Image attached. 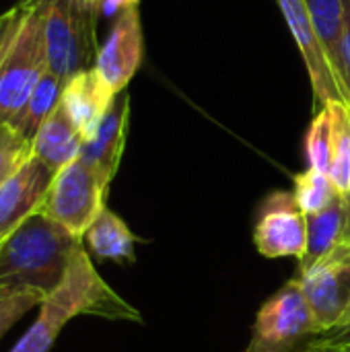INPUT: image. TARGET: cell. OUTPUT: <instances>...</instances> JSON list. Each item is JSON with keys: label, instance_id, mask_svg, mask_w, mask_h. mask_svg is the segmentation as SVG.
Masks as SVG:
<instances>
[{"label": "cell", "instance_id": "cell-1", "mask_svg": "<svg viewBox=\"0 0 350 352\" xmlns=\"http://www.w3.org/2000/svg\"><path fill=\"white\" fill-rule=\"evenodd\" d=\"M76 316H95L111 322H142L140 311L126 303L101 278L85 245L74 252L62 283L45 295L37 320L10 352H50L64 326Z\"/></svg>", "mask_w": 350, "mask_h": 352}, {"label": "cell", "instance_id": "cell-2", "mask_svg": "<svg viewBox=\"0 0 350 352\" xmlns=\"http://www.w3.org/2000/svg\"><path fill=\"white\" fill-rule=\"evenodd\" d=\"M85 241L50 217L35 212L0 243V291L50 295Z\"/></svg>", "mask_w": 350, "mask_h": 352}, {"label": "cell", "instance_id": "cell-3", "mask_svg": "<svg viewBox=\"0 0 350 352\" xmlns=\"http://www.w3.org/2000/svg\"><path fill=\"white\" fill-rule=\"evenodd\" d=\"M47 72L39 0H23L21 19L0 58V124L12 122Z\"/></svg>", "mask_w": 350, "mask_h": 352}, {"label": "cell", "instance_id": "cell-4", "mask_svg": "<svg viewBox=\"0 0 350 352\" xmlns=\"http://www.w3.org/2000/svg\"><path fill=\"white\" fill-rule=\"evenodd\" d=\"M47 70L64 82L80 70L93 68L97 10L87 0H39Z\"/></svg>", "mask_w": 350, "mask_h": 352}, {"label": "cell", "instance_id": "cell-5", "mask_svg": "<svg viewBox=\"0 0 350 352\" xmlns=\"http://www.w3.org/2000/svg\"><path fill=\"white\" fill-rule=\"evenodd\" d=\"M320 334V324L291 278L260 307L245 352H305Z\"/></svg>", "mask_w": 350, "mask_h": 352}, {"label": "cell", "instance_id": "cell-6", "mask_svg": "<svg viewBox=\"0 0 350 352\" xmlns=\"http://www.w3.org/2000/svg\"><path fill=\"white\" fill-rule=\"evenodd\" d=\"M107 188L99 173L78 155L56 173L39 212L83 239L91 223L105 208Z\"/></svg>", "mask_w": 350, "mask_h": 352}, {"label": "cell", "instance_id": "cell-7", "mask_svg": "<svg viewBox=\"0 0 350 352\" xmlns=\"http://www.w3.org/2000/svg\"><path fill=\"white\" fill-rule=\"evenodd\" d=\"M295 280L322 332L332 328L350 305V241L299 270Z\"/></svg>", "mask_w": 350, "mask_h": 352}, {"label": "cell", "instance_id": "cell-8", "mask_svg": "<svg viewBox=\"0 0 350 352\" xmlns=\"http://www.w3.org/2000/svg\"><path fill=\"white\" fill-rule=\"evenodd\" d=\"M254 243L264 258H297L307 252V214L293 192L270 194L254 229Z\"/></svg>", "mask_w": 350, "mask_h": 352}, {"label": "cell", "instance_id": "cell-9", "mask_svg": "<svg viewBox=\"0 0 350 352\" xmlns=\"http://www.w3.org/2000/svg\"><path fill=\"white\" fill-rule=\"evenodd\" d=\"M142 25L138 6H132L116 16L111 31L101 43L93 68L99 72L103 82L120 95L130 78L136 74L142 62Z\"/></svg>", "mask_w": 350, "mask_h": 352}, {"label": "cell", "instance_id": "cell-10", "mask_svg": "<svg viewBox=\"0 0 350 352\" xmlns=\"http://www.w3.org/2000/svg\"><path fill=\"white\" fill-rule=\"evenodd\" d=\"M276 2L283 10L285 19L289 23V29L295 37V43L303 56V62L307 66L314 95L320 103V109L330 103H336V101L347 103L342 89L338 85V78H336V74L324 54V47L316 35L305 0H276Z\"/></svg>", "mask_w": 350, "mask_h": 352}, {"label": "cell", "instance_id": "cell-11", "mask_svg": "<svg viewBox=\"0 0 350 352\" xmlns=\"http://www.w3.org/2000/svg\"><path fill=\"white\" fill-rule=\"evenodd\" d=\"M56 173L37 157H31L8 182L0 186V239L23 221L39 212Z\"/></svg>", "mask_w": 350, "mask_h": 352}, {"label": "cell", "instance_id": "cell-12", "mask_svg": "<svg viewBox=\"0 0 350 352\" xmlns=\"http://www.w3.org/2000/svg\"><path fill=\"white\" fill-rule=\"evenodd\" d=\"M128 118H130V97L126 91H122L120 95H116L107 113L99 122L95 134L87 142H83L80 148V157L99 173V177L107 186L111 184L122 161Z\"/></svg>", "mask_w": 350, "mask_h": 352}, {"label": "cell", "instance_id": "cell-13", "mask_svg": "<svg viewBox=\"0 0 350 352\" xmlns=\"http://www.w3.org/2000/svg\"><path fill=\"white\" fill-rule=\"evenodd\" d=\"M113 99L116 93L103 82L99 72L87 68L64 82L60 105L83 136V142H87L95 134Z\"/></svg>", "mask_w": 350, "mask_h": 352}, {"label": "cell", "instance_id": "cell-14", "mask_svg": "<svg viewBox=\"0 0 350 352\" xmlns=\"http://www.w3.org/2000/svg\"><path fill=\"white\" fill-rule=\"evenodd\" d=\"M350 241V196L340 194L328 208L307 214V252L299 260V270L309 268L334 248Z\"/></svg>", "mask_w": 350, "mask_h": 352}, {"label": "cell", "instance_id": "cell-15", "mask_svg": "<svg viewBox=\"0 0 350 352\" xmlns=\"http://www.w3.org/2000/svg\"><path fill=\"white\" fill-rule=\"evenodd\" d=\"M83 148V136L62 109H58L43 122L33 138V157H37L43 165H47L54 173L70 165Z\"/></svg>", "mask_w": 350, "mask_h": 352}, {"label": "cell", "instance_id": "cell-16", "mask_svg": "<svg viewBox=\"0 0 350 352\" xmlns=\"http://www.w3.org/2000/svg\"><path fill=\"white\" fill-rule=\"evenodd\" d=\"M83 241L89 252L99 260H111L118 264L134 262V235L128 225L107 206L87 229Z\"/></svg>", "mask_w": 350, "mask_h": 352}, {"label": "cell", "instance_id": "cell-17", "mask_svg": "<svg viewBox=\"0 0 350 352\" xmlns=\"http://www.w3.org/2000/svg\"><path fill=\"white\" fill-rule=\"evenodd\" d=\"M64 80L52 74L50 70L41 76V80L35 85L29 101L21 109V113L10 122L25 138L33 140L37 130L43 126V122L58 109L62 101Z\"/></svg>", "mask_w": 350, "mask_h": 352}, {"label": "cell", "instance_id": "cell-18", "mask_svg": "<svg viewBox=\"0 0 350 352\" xmlns=\"http://www.w3.org/2000/svg\"><path fill=\"white\" fill-rule=\"evenodd\" d=\"M305 4H307L316 35L338 78L340 37H342V0H305Z\"/></svg>", "mask_w": 350, "mask_h": 352}, {"label": "cell", "instance_id": "cell-19", "mask_svg": "<svg viewBox=\"0 0 350 352\" xmlns=\"http://www.w3.org/2000/svg\"><path fill=\"white\" fill-rule=\"evenodd\" d=\"M330 109L334 124L330 177L340 194L350 196V105L336 101L330 103Z\"/></svg>", "mask_w": 350, "mask_h": 352}, {"label": "cell", "instance_id": "cell-20", "mask_svg": "<svg viewBox=\"0 0 350 352\" xmlns=\"http://www.w3.org/2000/svg\"><path fill=\"white\" fill-rule=\"evenodd\" d=\"M293 194L305 214H314V212L328 208L340 196L332 177L328 173L316 171L311 167H307V171H303L295 177Z\"/></svg>", "mask_w": 350, "mask_h": 352}, {"label": "cell", "instance_id": "cell-21", "mask_svg": "<svg viewBox=\"0 0 350 352\" xmlns=\"http://www.w3.org/2000/svg\"><path fill=\"white\" fill-rule=\"evenodd\" d=\"M332 138H334V124H332V109L330 105L322 107L309 130L305 134V155L311 169L328 173L332 165Z\"/></svg>", "mask_w": 350, "mask_h": 352}, {"label": "cell", "instance_id": "cell-22", "mask_svg": "<svg viewBox=\"0 0 350 352\" xmlns=\"http://www.w3.org/2000/svg\"><path fill=\"white\" fill-rule=\"evenodd\" d=\"M33 157V140L25 138L10 122L0 124V186Z\"/></svg>", "mask_w": 350, "mask_h": 352}, {"label": "cell", "instance_id": "cell-23", "mask_svg": "<svg viewBox=\"0 0 350 352\" xmlns=\"http://www.w3.org/2000/svg\"><path fill=\"white\" fill-rule=\"evenodd\" d=\"M45 299L39 291H0V340L33 307Z\"/></svg>", "mask_w": 350, "mask_h": 352}, {"label": "cell", "instance_id": "cell-24", "mask_svg": "<svg viewBox=\"0 0 350 352\" xmlns=\"http://www.w3.org/2000/svg\"><path fill=\"white\" fill-rule=\"evenodd\" d=\"M314 346L328 352H350V305L332 328L324 330L314 340Z\"/></svg>", "mask_w": 350, "mask_h": 352}, {"label": "cell", "instance_id": "cell-25", "mask_svg": "<svg viewBox=\"0 0 350 352\" xmlns=\"http://www.w3.org/2000/svg\"><path fill=\"white\" fill-rule=\"evenodd\" d=\"M338 82L350 105V0H342V37H340V68Z\"/></svg>", "mask_w": 350, "mask_h": 352}, {"label": "cell", "instance_id": "cell-26", "mask_svg": "<svg viewBox=\"0 0 350 352\" xmlns=\"http://www.w3.org/2000/svg\"><path fill=\"white\" fill-rule=\"evenodd\" d=\"M21 10H23V2H19L17 6H12V8H8L6 12L0 14V58H2L14 29H17V23L21 19Z\"/></svg>", "mask_w": 350, "mask_h": 352}, {"label": "cell", "instance_id": "cell-27", "mask_svg": "<svg viewBox=\"0 0 350 352\" xmlns=\"http://www.w3.org/2000/svg\"><path fill=\"white\" fill-rule=\"evenodd\" d=\"M93 4V8L105 16H118L124 10L138 6V0H89Z\"/></svg>", "mask_w": 350, "mask_h": 352}, {"label": "cell", "instance_id": "cell-28", "mask_svg": "<svg viewBox=\"0 0 350 352\" xmlns=\"http://www.w3.org/2000/svg\"><path fill=\"white\" fill-rule=\"evenodd\" d=\"M305 352H328V351H324V349H318V346H314V344H311V346H309V349H307Z\"/></svg>", "mask_w": 350, "mask_h": 352}, {"label": "cell", "instance_id": "cell-29", "mask_svg": "<svg viewBox=\"0 0 350 352\" xmlns=\"http://www.w3.org/2000/svg\"><path fill=\"white\" fill-rule=\"evenodd\" d=\"M87 2H89V0H87ZM89 4H91V2H89Z\"/></svg>", "mask_w": 350, "mask_h": 352}, {"label": "cell", "instance_id": "cell-30", "mask_svg": "<svg viewBox=\"0 0 350 352\" xmlns=\"http://www.w3.org/2000/svg\"><path fill=\"white\" fill-rule=\"evenodd\" d=\"M0 243H2V239H0Z\"/></svg>", "mask_w": 350, "mask_h": 352}]
</instances>
